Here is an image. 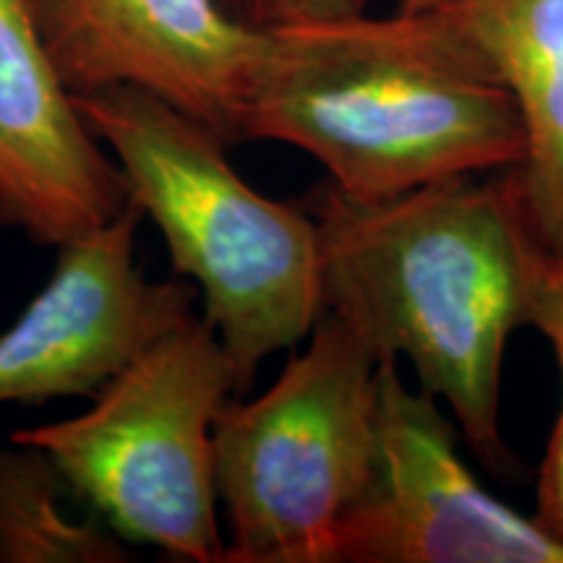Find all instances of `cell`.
<instances>
[{"label": "cell", "mask_w": 563, "mask_h": 563, "mask_svg": "<svg viewBox=\"0 0 563 563\" xmlns=\"http://www.w3.org/2000/svg\"><path fill=\"white\" fill-rule=\"evenodd\" d=\"M334 563H563V545L483 488L439 399L382 363L373 470Z\"/></svg>", "instance_id": "8992f818"}, {"label": "cell", "mask_w": 563, "mask_h": 563, "mask_svg": "<svg viewBox=\"0 0 563 563\" xmlns=\"http://www.w3.org/2000/svg\"><path fill=\"white\" fill-rule=\"evenodd\" d=\"M42 45L32 0H0V214L63 245L129 203Z\"/></svg>", "instance_id": "9c48e42d"}, {"label": "cell", "mask_w": 563, "mask_h": 563, "mask_svg": "<svg viewBox=\"0 0 563 563\" xmlns=\"http://www.w3.org/2000/svg\"><path fill=\"white\" fill-rule=\"evenodd\" d=\"M488 55L517 102L522 162L506 178L540 256L563 264V0H431Z\"/></svg>", "instance_id": "30bf717a"}, {"label": "cell", "mask_w": 563, "mask_h": 563, "mask_svg": "<svg viewBox=\"0 0 563 563\" xmlns=\"http://www.w3.org/2000/svg\"><path fill=\"white\" fill-rule=\"evenodd\" d=\"M243 139L311 154L355 199L506 173L525 154L511 91L435 3L264 32Z\"/></svg>", "instance_id": "7a4b0ae2"}, {"label": "cell", "mask_w": 563, "mask_h": 563, "mask_svg": "<svg viewBox=\"0 0 563 563\" xmlns=\"http://www.w3.org/2000/svg\"><path fill=\"white\" fill-rule=\"evenodd\" d=\"M235 373L214 329L191 313L118 371L95 405L19 428L125 540L178 561L222 563L214 422Z\"/></svg>", "instance_id": "277c9868"}, {"label": "cell", "mask_w": 563, "mask_h": 563, "mask_svg": "<svg viewBox=\"0 0 563 563\" xmlns=\"http://www.w3.org/2000/svg\"><path fill=\"white\" fill-rule=\"evenodd\" d=\"M55 74L70 97L136 87L232 144L262 53L220 0H32Z\"/></svg>", "instance_id": "ba28073f"}, {"label": "cell", "mask_w": 563, "mask_h": 563, "mask_svg": "<svg viewBox=\"0 0 563 563\" xmlns=\"http://www.w3.org/2000/svg\"><path fill=\"white\" fill-rule=\"evenodd\" d=\"M232 19L253 32H274L311 21L368 11L371 0H220Z\"/></svg>", "instance_id": "7c38bea8"}, {"label": "cell", "mask_w": 563, "mask_h": 563, "mask_svg": "<svg viewBox=\"0 0 563 563\" xmlns=\"http://www.w3.org/2000/svg\"><path fill=\"white\" fill-rule=\"evenodd\" d=\"M378 361L332 313L251 402L214 422L217 498L228 511L222 563H334L340 527L376 452Z\"/></svg>", "instance_id": "5b68a950"}, {"label": "cell", "mask_w": 563, "mask_h": 563, "mask_svg": "<svg viewBox=\"0 0 563 563\" xmlns=\"http://www.w3.org/2000/svg\"><path fill=\"white\" fill-rule=\"evenodd\" d=\"M141 209L58 245V264L24 313L0 334V405L97 394L139 352L194 313L188 279L139 269Z\"/></svg>", "instance_id": "52a82bcc"}, {"label": "cell", "mask_w": 563, "mask_h": 563, "mask_svg": "<svg viewBox=\"0 0 563 563\" xmlns=\"http://www.w3.org/2000/svg\"><path fill=\"white\" fill-rule=\"evenodd\" d=\"M428 3H431V0H399L397 9L399 11H418V9H426Z\"/></svg>", "instance_id": "9a60e30c"}, {"label": "cell", "mask_w": 563, "mask_h": 563, "mask_svg": "<svg viewBox=\"0 0 563 563\" xmlns=\"http://www.w3.org/2000/svg\"><path fill=\"white\" fill-rule=\"evenodd\" d=\"M527 327H534L551 342L563 384V264H551L540 256L532 282Z\"/></svg>", "instance_id": "4fadbf2b"}, {"label": "cell", "mask_w": 563, "mask_h": 563, "mask_svg": "<svg viewBox=\"0 0 563 563\" xmlns=\"http://www.w3.org/2000/svg\"><path fill=\"white\" fill-rule=\"evenodd\" d=\"M74 104L157 224L175 274L201 295L235 389H249L266 357L311 336L323 313L313 214L258 194L220 133L152 91L97 89Z\"/></svg>", "instance_id": "3957f363"}, {"label": "cell", "mask_w": 563, "mask_h": 563, "mask_svg": "<svg viewBox=\"0 0 563 563\" xmlns=\"http://www.w3.org/2000/svg\"><path fill=\"white\" fill-rule=\"evenodd\" d=\"M532 519L555 543L563 545V394L551 439H548L545 460L540 464L538 506H534Z\"/></svg>", "instance_id": "5bb4252c"}, {"label": "cell", "mask_w": 563, "mask_h": 563, "mask_svg": "<svg viewBox=\"0 0 563 563\" xmlns=\"http://www.w3.org/2000/svg\"><path fill=\"white\" fill-rule=\"evenodd\" d=\"M60 470L24 443L0 449V563H123L118 532L68 517Z\"/></svg>", "instance_id": "8fae6325"}, {"label": "cell", "mask_w": 563, "mask_h": 563, "mask_svg": "<svg viewBox=\"0 0 563 563\" xmlns=\"http://www.w3.org/2000/svg\"><path fill=\"white\" fill-rule=\"evenodd\" d=\"M452 178L355 199L327 180L313 201L323 313L382 363L405 357L464 439L504 467L506 347L527 327L540 251L509 178Z\"/></svg>", "instance_id": "6da1fadb"}]
</instances>
